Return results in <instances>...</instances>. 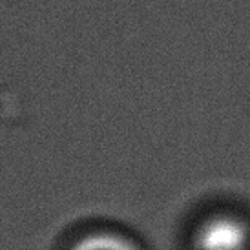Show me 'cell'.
Listing matches in <instances>:
<instances>
[{
	"label": "cell",
	"mask_w": 250,
	"mask_h": 250,
	"mask_svg": "<svg viewBox=\"0 0 250 250\" xmlns=\"http://www.w3.org/2000/svg\"><path fill=\"white\" fill-rule=\"evenodd\" d=\"M190 250H250V223L234 214H212L195 225Z\"/></svg>",
	"instance_id": "obj_1"
},
{
	"label": "cell",
	"mask_w": 250,
	"mask_h": 250,
	"mask_svg": "<svg viewBox=\"0 0 250 250\" xmlns=\"http://www.w3.org/2000/svg\"><path fill=\"white\" fill-rule=\"evenodd\" d=\"M68 250H145L143 245L126 232L101 229L77 237Z\"/></svg>",
	"instance_id": "obj_2"
}]
</instances>
